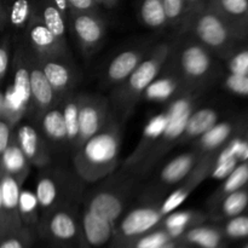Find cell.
Listing matches in <instances>:
<instances>
[{
  "label": "cell",
  "instance_id": "cell-22",
  "mask_svg": "<svg viewBox=\"0 0 248 248\" xmlns=\"http://www.w3.org/2000/svg\"><path fill=\"white\" fill-rule=\"evenodd\" d=\"M237 127H239V123L236 121L217 123L212 128H210L207 132L198 138L199 152L207 153L208 155L215 154L216 150L222 148L232 137Z\"/></svg>",
  "mask_w": 248,
  "mask_h": 248
},
{
  "label": "cell",
  "instance_id": "cell-20",
  "mask_svg": "<svg viewBox=\"0 0 248 248\" xmlns=\"http://www.w3.org/2000/svg\"><path fill=\"white\" fill-rule=\"evenodd\" d=\"M29 165L31 162L28 161L24 153L19 148L15 132H12L11 140L0 156V171L2 173L16 177L23 182L28 176Z\"/></svg>",
  "mask_w": 248,
  "mask_h": 248
},
{
  "label": "cell",
  "instance_id": "cell-48",
  "mask_svg": "<svg viewBox=\"0 0 248 248\" xmlns=\"http://www.w3.org/2000/svg\"><path fill=\"white\" fill-rule=\"evenodd\" d=\"M116 1H118V0H97V2H98L99 5H106V6L108 7L114 6V5L116 4Z\"/></svg>",
  "mask_w": 248,
  "mask_h": 248
},
{
  "label": "cell",
  "instance_id": "cell-6",
  "mask_svg": "<svg viewBox=\"0 0 248 248\" xmlns=\"http://www.w3.org/2000/svg\"><path fill=\"white\" fill-rule=\"evenodd\" d=\"M21 179L6 173H0L1 190V237L23 229L19 218V194L22 190Z\"/></svg>",
  "mask_w": 248,
  "mask_h": 248
},
{
  "label": "cell",
  "instance_id": "cell-1",
  "mask_svg": "<svg viewBox=\"0 0 248 248\" xmlns=\"http://www.w3.org/2000/svg\"><path fill=\"white\" fill-rule=\"evenodd\" d=\"M121 131L113 118L96 135L75 150L74 169L86 182H98L114 172L119 161Z\"/></svg>",
  "mask_w": 248,
  "mask_h": 248
},
{
  "label": "cell",
  "instance_id": "cell-4",
  "mask_svg": "<svg viewBox=\"0 0 248 248\" xmlns=\"http://www.w3.org/2000/svg\"><path fill=\"white\" fill-rule=\"evenodd\" d=\"M193 108L194 102L191 97H181L172 102V104L166 110L167 118H169L166 128L143 164L152 166L153 162L161 157V155L165 154L176 140L183 137L189 116L194 111Z\"/></svg>",
  "mask_w": 248,
  "mask_h": 248
},
{
  "label": "cell",
  "instance_id": "cell-43",
  "mask_svg": "<svg viewBox=\"0 0 248 248\" xmlns=\"http://www.w3.org/2000/svg\"><path fill=\"white\" fill-rule=\"evenodd\" d=\"M72 12H98L97 0H67Z\"/></svg>",
  "mask_w": 248,
  "mask_h": 248
},
{
  "label": "cell",
  "instance_id": "cell-47",
  "mask_svg": "<svg viewBox=\"0 0 248 248\" xmlns=\"http://www.w3.org/2000/svg\"><path fill=\"white\" fill-rule=\"evenodd\" d=\"M6 27V10H5L4 0H0V31Z\"/></svg>",
  "mask_w": 248,
  "mask_h": 248
},
{
  "label": "cell",
  "instance_id": "cell-44",
  "mask_svg": "<svg viewBox=\"0 0 248 248\" xmlns=\"http://www.w3.org/2000/svg\"><path fill=\"white\" fill-rule=\"evenodd\" d=\"M12 128H14V125L5 118L0 116V156L11 140L12 132H14Z\"/></svg>",
  "mask_w": 248,
  "mask_h": 248
},
{
  "label": "cell",
  "instance_id": "cell-14",
  "mask_svg": "<svg viewBox=\"0 0 248 248\" xmlns=\"http://www.w3.org/2000/svg\"><path fill=\"white\" fill-rule=\"evenodd\" d=\"M167 121H169V118H167L166 111L159 113L157 115L153 116V118L148 121L144 130H143L140 144L137 145V148H136V150L133 152V154L128 157L127 162H126L127 166L133 167L136 166V165H143V162L145 161L148 155L150 154L153 148L155 147L157 140H160V137H161L162 133H164L167 125Z\"/></svg>",
  "mask_w": 248,
  "mask_h": 248
},
{
  "label": "cell",
  "instance_id": "cell-30",
  "mask_svg": "<svg viewBox=\"0 0 248 248\" xmlns=\"http://www.w3.org/2000/svg\"><path fill=\"white\" fill-rule=\"evenodd\" d=\"M140 17V21L152 29H161L169 24L162 0H142Z\"/></svg>",
  "mask_w": 248,
  "mask_h": 248
},
{
  "label": "cell",
  "instance_id": "cell-46",
  "mask_svg": "<svg viewBox=\"0 0 248 248\" xmlns=\"http://www.w3.org/2000/svg\"><path fill=\"white\" fill-rule=\"evenodd\" d=\"M53 4L58 7L61 12L63 14V16L68 19L69 22V16H70V9H69V5H68L67 0H52Z\"/></svg>",
  "mask_w": 248,
  "mask_h": 248
},
{
  "label": "cell",
  "instance_id": "cell-37",
  "mask_svg": "<svg viewBox=\"0 0 248 248\" xmlns=\"http://www.w3.org/2000/svg\"><path fill=\"white\" fill-rule=\"evenodd\" d=\"M162 2L166 12L167 23L172 26L182 23L184 19H186L193 7L188 0H162Z\"/></svg>",
  "mask_w": 248,
  "mask_h": 248
},
{
  "label": "cell",
  "instance_id": "cell-45",
  "mask_svg": "<svg viewBox=\"0 0 248 248\" xmlns=\"http://www.w3.org/2000/svg\"><path fill=\"white\" fill-rule=\"evenodd\" d=\"M10 64V52L7 44L0 45V81L4 79L5 74L7 72V68Z\"/></svg>",
  "mask_w": 248,
  "mask_h": 248
},
{
  "label": "cell",
  "instance_id": "cell-5",
  "mask_svg": "<svg viewBox=\"0 0 248 248\" xmlns=\"http://www.w3.org/2000/svg\"><path fill=\"white\" fill-rule=\"evenodd\" d=\"M108 104L103 98L79 96V135L75 150L96 135L109 120Z\"/></svg>",
  "mask_w": 248,
  "mask_h": 248
},
{
  "label": "cell",
  "instance_id": "cell-10",
  "mask_svg": "<svg viewBox=\"0 0 248 248\" xmlns=\"http://www.w3.org/2000/svg\"><path fill=\"white\" fill-rule=\"evenodd\" d=\"M208 4L222 17L237 40L248 38V0H210Z\"/></svg>",
  "mask_w": 248,
  "mask_h": 248
},
{
  "label": "cell",
  "instance_id": "cell-25",
  "mask_svg": "<svg viewBox=\"0 0 248 248\" xmlns=\"http://www.w3.org/2000/svg\"><path fill=\"white\" fill-rule=\"evenodd\" d=\"M6 26L24 31L36 12V0H4Z\"/></svg>",
  "mask_w": 248,
  "mask_h": 248
},
{
  "label": "cell",
  "instance_id": "cell-29",
  "mask_svg": "<svg viewBox=\"0 0 248 248\" xmlns=\"http://www.w3.org/2000/svg\"><path fill=\"white\" fill-rule=\"evenodd\" d=\"M60 107L64 116L68 144L75 150L79 135V96L67 94L62 98V104H60Z\"/></svg>",
  "mask_w": 248,
  "mask_h": 248
},
{
  "label": "cell",
  "instance_id": "cell-42",
  "mask_svg": "<svg viewBox=\"0 0 248 248\" xmlns=\"http://www.w3.org/2000/svg\"><path fill=\"white\" fill-rule=\"evenodd\" d=\"M228 68L230 74L248 75V51H241L232 56L229 61Z\"/></svg>",
  "mask_w": 248,
  "mask_h": 248
},
{
  "label": "cell",
  "instance_id": "cell-39",
  "mask_svg": "<svg viewBox=\"0 0 248 248\" xmlns=\"http://www.w3.org/2000/svg\"><path fill=\"white\" fill-rule=\"evenodd\" d=\"M171 236L167 232H155L140 237L135 244V248H162L169 246Z\"/></svg>",
  "mask_w": 248,
  "mask_h": 248
},
{
  "label": "cell",
  "instance_id": "cell-50",
  "mask_svg": "<svg viewBox=\"0 0 248 248\" xmlns=\"http://www.w3.org/2000/svg\"><path fill=\"white\" fill-rule=\"evenodd\" d=\"M188 1H189V4L191 5V6H194V5L198 4V2H200V1H202V0H188Z\"/></svg>",
  "mask_w": 248,
  "mask_h": 248
},
{
  "label": "cell",
  "instance_id": "cell-31",
  "mask_svg": "<svg viewBox=\"0 0 248 248\" xmlns=\"http://www.w3.org/2000/svg\"><path fill=\"white\" fill-rule=\"evenodd\" d=\"M179 87V80L176 77L156 78L147 89L144 90L145 99L153 102H164L171 98Z\"/></svg>",
  "mask_w": 248,
  "mask_h": 248
},
{
  "label": "cell",
  "instance_id": "cell-24",
  "mask_svg": "<svg viewBox=\"0 0 248 248\" xmlns=\"http://www.w3.org/2000/svg\"><path fill=\"white\" fill-rule=\"evenodd\" d=\"M41 131L55 144H68L67 127L60 104L44 111L41 115Z\"/></svg>",
  "mask_w": 248,
  "mask_h": 248
},
{
  "label": "cell",
  "instance_id": "cell-52",
  "mask_svg": "<svg viewBox=\"0 0 248 248\" xmlns=\"http://www.w3.org/2000/svg\"><path fill=\"white\" fill-rule=\"evenodd\" d=\"M244 248H248V244H247V245H246V246H245Z\"/></svg>",
  "mask_w": 248,
  "mask_h": 248
},
{
  "label": "cell",
  "instance_id": "cell-35",
  "mask_svg": "<svg viewBox=\"0 0 248 248\" xmlns=\"http://www.w3.org/2000/svg\"><path fill=\"white\" fill-rule=\"evenodd\" d=\"M248 183V161L240 162L232 171V173L224 179V183L218 191V196L220 199L224 198L228 194L236 191L239 189L245 188Z\"/></svg>",
  "mask_w": 248,
  "mask_h": 248
},
{
  "label": "cell",
  "instance_id": "cell-18",
  "mask_svg": "<svg viewBox=\"0 0 248 248\" xmlns=\"http://www.w3.org/2000/svg\"><path fill=\"white\" fill-rule=\"evenodd\" d=\"M31 52L26 47H19L14 60V80L12 90L23 103L31 108Z\"/></svg>",
  "mask_w": 248,
  "mask_h": 248
},
{
  "label": "cell",
  "instance_id": "cell-8",
  "mask_svg": "<svg viewBox=\"0 0 248 248\" xmlns=\"http://www.w3.org/2000/svg\"><path fill=\"white\" fill-rule=\"evenodd\" d=\"M24 31L31 51L38 57L65 58L67 45H63L57 40V38L44 24L36 12Z\"/></svg>",
  "mask_w": 248,
  "mask_h": 248
},
{
  "label": "cell",
  "instance_id": "cell-36",
  "mask_svg": "<svg viewBox=\"0 0 248 248\" xmlns=\"http://www.w3.org/2000/svg\"><path fill=\"white\" fill-rule=\"evenodd\" d=\"M191 220H193V213L188 212V211L172 212L167 215L164 225L171 239H176V237L183 235V232H186V228L190 224Z\"/></svg>",
  "mask_w": 248,
  "mask_h": 248
},
{
  "label": "cell",
  "instance_id": "cell-27",
  "mask_svg": "<svg viewBox=\"0 0 248 248\" xmlns=\"http://www.w3.org/2000/svg\"><path fill=\"white\" fill-rule=\"evenodd\" d=\"M218 118L219 115H218L217 110L212 108H202L193 111L191 115L189 116L183 136L188 140L189 138H199L218 123Z\"/></svg>",
  "mask_w": 248,
  "mask_h": 248
},
{
  "label": "cell",
  "instance_id": "cell-12",
  "mask_svg": "<svg viewBox=\"0 0 248 248\" xmlns=\"http://www.w3.org/2000/svg\"><path fill=\"white\" fill-rule=\"evenodd\" d=\"M17 143L31 165L38 167H44L50 162V153H48L46 143H44L39 131L31 124L23 123L17 127L15 132Z\"/></svg>",
  "mask_w": 248,
  "mask_h": 248
},
{
  "label": "cell",
  "instance_id": "cell-28",
  "mask_svg": "<svg viewBox=\"0 0 248 248\" xmlns=\"http://www.w3.org/2000/svg\"><path fill=\"white\" fill-rule=\"evenodd\" d=\"M61 195V186L57 179L48 174H43L39 178L35 188V196L39 208L44 212L50 211L57 205Z\"/></svg>",
  "mask_w": 248,
  "mask_h": 248
},
{
  "label": "cell",
  "instance_id": "cell-15",
  "mask_svg": "<svg viewBox=\"0 0 248 248\" xmlns=\"http://www.w3.org/2000/svg\"><path fill=\"white\" fill-rule=\"evenodd\" d=\"M36 56V55H35ZM39 64L48 80L52 89L58 96L64 97V93L69 91L74 82V74L69 64L65 62V58L55 57H38Z\"/></svg>",
  "mask_w": 248,
  "mask_h": 248
},
{
  "label": "cell",
  "instance_id": "cell-51",
  "mask_svg": "<svg viewBox=\"0 0 248 248\" xmlns=\"http://www.w3.org/2000/svg\"><path fill=\"white\" fill-rule=\"evenodd\" d=\"M1 107H2V93H0V116H1Z\"/></svg>",
  "mask_w": 248,
  "mask_h": 248
},
{
  "label": "cell",
  "instance_id": "cell-3",
  "mask_svg": "<svg viewBox=\"0 0 248 248\" xmlns=\"http://www.w3.org/2000/svg\"><path fill=\"white\" fill-rule=\"evenodd\" d=\"M170 52L171 46L169 44H161L147 58H143L142 62L123 82V86L119 90L118 99L121 109L135 106L144 90L159 77L162 67L167 62Z\"/></svg>",
  "mask_w": 248,
  "mask_h": 248
},
{
  "label": "cell",
  "instance_id": "cell-38",
  "mask_svg": "<svg viewBox=\"0 0 248 248\" xmlns=\"http://www.w3.org/2000/svg\"><path fill=\"white\" fill-rule=\"evenodd\" d=\"M225 234L232 239H244L248 237V216L239 215L230 218L225 224Z\"/></svg>",
  "mask_w": 248,
  "mask_h": 248
},
{
  "label": "cell",
  "instance_id": "cell-7",
  "mask_svg": "<svg viewBox=\"0 0 248 248\" xmlns=\"http://www.w3.org/2000/svg\"><path fill=\"white\" fill-rule=\"evenodd\" d=\"M73 31L86 55L96 52L106 39V24L98 12H72Z\"/></svg>",
  "mask_w": 248,
  "mask_h": 248
},
{
  "label": "cell",
  "instance_id": "cell-54",
  "mask_svg": "<svg viewBox=\"0 0 248 248\" xmlns=\"http://www.w3.org/2000/svg\"><path fill=\"white\" fill-rule=\"evenodd\" d=\"M247 207H248V206H247Z\"/></svg>",
  "mask_w": 248,
  "mask_h": 248
},
{
  "label": "cell",
  "instance_id": "cell-49",
  "mask_svg": "<svg viewBox=\"0 0 248 248\" xmlns=\"http://www.w3.org/2000/svg\"><path fill=\"white\" fill-rule=\"evenodd\" d=\"M0 237H1V190H0Z\"/></svg>",
  "mask_w": 248,
  "mask_h": 248
},
{
  "label": "cell",
  "instance_id": "cell-40",
  "mask_svg": "<svg viewBox=\"0 0 248 248\" xmlns=\"http://www.w3.org/2000/svg\"><path fill=\"white\" fill-rule=\"evenodd\" d=\"M28 240V232L26 228H23L19 232H12L2 237L0 240V248H27Z\"/></svg>",
  "mask_w": 248,
  "mask_h": 248
},
{
  "label": "cell",
  "instance_id": "cell-16",
  "mask_svg": "<svg viewBox=\"0 0 248 248\" xmlns=\"http://www.w3.org/2000/svg\"><path fill=\"white\" fill-rule=\"evenodd\" d=\"M124 207L125 202L119 194L111 190H102L90 199L86 210L115 224L116 220L123 215Z\"/></svg>",
  "mask_w": 248,
  "mask_h": 248
},
{
  "label": "cell",
  "instance_id": "cell-19",
  "mask_svg": "<svg viewBox=\"0 0 248 248\" xmlns=\"http://www.w3.org/2000/svg\"><path fill=\"white\" fill-rule=\"evenodd\" d=\"M144 51L126 50L119 53L108 65L107 79L110 84L121 85L145 57Z\"/></svg>",
  "mask_w": 248,
  "mask_h": 248
},
{
  "label": "cell",
  "instance_id": "cell-23",
  "mask_svg": "<svg viewBox=\"0 0 248 248\" xmlns=\"http://www.w3.org/2000/svg\"><path fill=\"white\" fill-rule=\"evenodd\" d=\"M36 14L57 40L63 45H67L65 33L68 19L63 16L52 0H36Z\"/></svg>",
  "mask_w": 248,
  "mask_h": 248
},
{
  "label": "cell",
  "instance_id": "cell-11",
  "mask_svg": "<svg viewBox=\"0 0 248 248\" xmlns=\"http://www.w3.org/2000/svg\"><path fill=\"white\" fill-rule=\"evenodd\" d=\"M58 94L46 79L35 53H31V108L41 114L58 103Z\"/></svg>",
  "mask_w": 248,
  "mask_h": 248
},
{
  "label": "cell",
  "instance_id": "cell-32",
  "mask_svg": "<svg viewBox=\"0 0 248 248\" xmlns=\"http://www.w3.org/2000/svg\"><path fill=\"white\" fill-rule=\"evenodd\" d=\"M19 218L23 228L31 227L38 220V212H39V203L36 200L35 193H31L29 190H21L19 194Z\"/></svg>",
  "mask_w": 248,
  "mask_h": 248
},
{
  "label": "cell",
  "instance_id": "cell-17",
  "mask_svg": "<svg viewBox=\"0 0 248 248\" xmlns=\"http://www.w3.org/2000/svg\"><path fill=\"white\" fill-rule=\"evenodd\" d=\"M202 160L200 152L186 153L173 157L169 164L164 166L160 172V183L165 186L177 184L186 179L190 172L194 171L196 165Z\"/></svg>",
  "mask_w": 248,
  "mask_h": 248
},
{
  "label": "cell",
  "instance_id": "cell-33",
  "mask_svg": "<svg viewBox=\"0 0 248 248\" xmlns=\"http://www.w3.org/2000/svg\"><path fill=\"white\" fill-rule=\"evenodd\" d=\"M248 206V189L242 188L228 194L222 198L220 211L223 216L228 218L236 217L241 215Z\"/></svg>",
  "mask_w": 248,
  "mask_h": 248
},
{
  "label": "cell",
  "instance_id": "cell-53",
  "mask_svg": "<svg viewBox=\"0 0 248 248\" xmlns=\"http://www.w3.org/2000/svg\"><path fill=\"white\" fill-rule=\"evenodd\" d=\"M169 247H170V246H167V247H162V248H169Z\"/></svg>",
  "mask_w": 248,
  "mask_h": 248
},
{
  "label": "cell",
  "instance_id": "cell-9",
  "mask_svg": "<svg viewBox=\"0 0 248 248\" xmlns=\"http://www.w3.org/2000/svg\"><path fill=\"white\" fill-rule=\"evenodd\" d=\"M179 68L184 78L190 81H200L212 73L213 60L202 44H188L179 53Z\"/></svg>",
  "mask_w": 248,
  "mask_h": 248
},
{
  "label": "cell",
  "instance_id": "cell-26",
  "mask_svg": "<svg viewBox=\"0 0 248 248\" xmlns=\"http://www.w3.org/2000/svg\"><path fill=\"white\" fill-rule=\"evenodd\" d=\"M48 232L53 239L61 242L72 241L78 234V225L72 213L65 208H58L48 219Z\"/></svg>",
  "mask_w": 248,
  "mask_h": 248
},
{
  "label": "cell",
  "instance_id": "cell-21",
  "mask_svg": "<svg viewBox=\"0 0 248 248\" xmlns=\"http://www.w3.org/2000/svg\"><path fill=\"white\" fill-rule=\"evenodd\" d=\"M82 232L87 244L92 247H102L111 239L114 224L86 210L81 218Z\"/></svg>",
  "mask_w": 248,
  "mask_h": 248
},
{
  "label": "cell",
  "instance_id": "cell-13",
  "mask_svg": "<svg viewBox=\"0 0 248 248\" xmlns=\"http://www.w3.org/2000/svg\"><path fill=\"white\" fill-rule=\"evenodd\" d=\"M164 216L160 213L159 208L149 207H137L128 212L119 224V232L121 236L132 239V237L140 236L147 234L148 232L156 227Z\"/></svg>",
  "mask_w": 248,
  "mask_h": 248
},
{
  "label": "cell",
  "instance_id": "cell-34",
  "mask_svg": "<svg viewBox=\"0 0 248 248\" xmlns=\"http://www.w3.org/2000/svg\"><path fill=\"white\" fill-rule=\"evenodd\" d=\"M186 240L201 248H217L222 241V235L213 228L198 227L186 232Z\"/></svg>",
  "mask_w": 248,
  "mask_h": 248
},
{
  "label": "cell",
  "instance_id": "cell-2",
  "mask_svg": "<svg viewBox=\"0 0 248 248\" xmlns=\"http://www.w3.org/2000/svg\"><path fill=\"white\" fill-rule=\"evenodd\" d=\"M186 19L198 40L206 48L225 57L234 51L239 40L208 2L200 1L194 5Z\"/></svg>",
  "mask_w": 248,
  "mask_h": 248
},
{
  "label": "cell",
  "instance_id": "cell-41",
  "mask_svg": "<svg viewBox=\"0 0 248 248\" xmlns=\"http://www.w3.org/2000/svg\"><path fill=\"white\" fill-rule=\"evenodd\" d=\"M225 87L235 94L248 96V75L230 74L225 79Z\"/></svg>",
  "mask_w": 248,
  "mask_h": 248
}]
</instances>
